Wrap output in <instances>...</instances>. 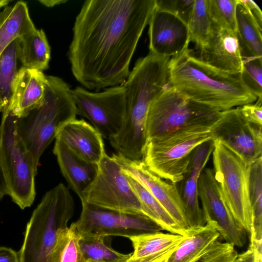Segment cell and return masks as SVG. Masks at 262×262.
<instances>
[{"mask_svg": "<svg viewBox=\"0 0 262 262\" xmlns=\"http://www.w3.org/2000/svg\"><path fill=\"white\" fill-rule=\"evenodd\" d=\"M156 0H87L76 17L68 52L73 76L85 89L124 84Z\"/></svg>", "mask_w": 262, "mask_h": 262, "instance_id": "6da1fadb", "label": "cell"}, {"mask_svg": "<svg viewBox=\"0 0 262 262\" xmlns=\"http://www.w3.org/2000/svg\"><path fill=\"white\" fill-rule=\"evenodd\" d=\"M169 70L170 86L192 100L219 111L257 100L240 74L226 73L208 66L189 48L170 58Z\"/></svg>", "mask_w": 262, "mask_h": 262, "instance_id": "7a4b0ae2", "label": "cell"}, {"mask_svg": "<svg viewBox=\"0 0 262 262\" xmlns=\"http://www.w3.org/2000/svg\"><path fill=\"white\" fill-rule=\"evenodd\" d=\"M46 78L42 103L25 117L17 118L18 135L32 156L36 170L41 156L59 130L77 115L69 84L56 76H46Z\"/></svg>", "mask_w": 262, "mask_h": 262, "instance_id": "3957f363", "label": "cell"}, {"mask_svg": "<svg viewBox=\"0 0 262 262\" xmlns=\"http://www.w3.org/2000/svg\"><path fill=\"white\" fill-rule=\"evenodd\" d=\"M223 115V111L213 117L148 139L142 161L159 177L178 183L187 170L193 150L202 143L214 139Z\"/></svg>", "mask_w": 262, "mask_h": 262, "instance_id": "277c9868", "label": "cell"}, {"mask_svg": "<svg viewBox=\"0 0 262 262\" xmlns=\"http://www.w3.org/2000/svg\"><path fill=\"white\" fill-rule=\"evenodd\" d=\"M170 58L151 52L139 58L124 83L126 113L118 132L124 140L137 143L146 138V121L151 102L169 84Z\"/></svg>", "mask_w": 262, "mask_h": 262, "instance_id": "5b68a950", "label": "cell"}, {"mask_svg": "<svg viewBox=\"0 0 262 262\" xmlns=\"http://www.w3.org/2000/svg\"><path fill=\"white\" fill-rule=\"evenodd\" d=\"M74 202L62 183L47 191L28 222L19 262H51L59 232L73 217Z\"/></svg>", "mask_w": 262, "mask_h": 262, "instance_id": "8992f818", "label": "cell"}, {"mask_svg": "<svg viewBox=\"0 0 262 262\" xmlns=\"http://www.w3.org/2000/svg\"><path fill=\"white\" fill-rule=\"evenodd\" d=\"M0 160L8 195L20 208L33 204L37 170L17 131V117L8 109L2 112L0 124Z\"/></svg>", "mask_w": 262, "mask_h": 262, "instance_id": "52a82bcc", "label": "cell"}, {"mask_svg": "<svg viewBox=\"0 0 262 262\" xmlns=\"http://www.w3.org/2000/svg\"><path fill=\"white\" fill-rule=\"evenodd\" d=\"M213 141V171L222 199L236 222L250 234L252 226L249 191L250 166L219 140Z\"/></svg>", "mask_w": 262, "mask_h": 262, "instance_id": "ba28073f", "label": "cell"}, {"mask_svg": "<svg viewBox=\"0 0 262 262\" xmlns=\"http://www.w3.org/2000/svg\"><path fill=\"white\" fill-rule=\"evenodd\" d=\"M220 112L192 100L169 84L149 106L146 121L147 140L213 117Z\"/></svg>", "mask_w": 262, "mask_h": 262, "instance_id": "9c48e42d", "label": "cell"}, {"mask_svg": "<svg viewBox=\"0 0 262 262\" xmlns=\"http://www.w3.org/2000/svg\"><path fill=\"white\" fill-rule=\"evenodd\" d=\"M80 200L81 203L106 209L143 214L140 202L126 176L119 164L107 154L98 164L96 176Z\"/></svg>", "mask_w": 262, "mask_h": 262, "instance_id": "30bf717a", "label": "cell"}, {"mask_svg": "<svg viewBox=\"0 0 262 262\" xmlns=\"http://www.w3.org/2000/svg\"><path fill=\"white\" fill-rule=\"evenodd\" d=\"M77 115L87 119L102 138L116 135L124 119L126 89L124 84L92 92L82 86L71 89Z\"/></svg>", "mask_w": 262, "mask_h": 262, "instance_id": "8fae6325", "label": "cell"}, {"mask_svg": "<svg viewBox=\"0 0 262 262\" xmlns=\"http://www.w3.org/2000/svg\"><path fill=\"white\" fill-rule=\"evenodd\" d=\"M81 204L79 219L73 223L81 236H120L129 238L163 230L159 225L143 214L106 209L85 203Z\"/></svg>", "mask_w": 262, "mask_h": 262, "instance_id": "7c38bea8", "label": "cell"}, {"mask_svg": "<svg viewBox=\"0 0 262 262\" xmlns=\"http://www.w3.org/2000/svg\"><path fill=\"white\" fill-rule=\"evenodd\" d=\"M214 139L250 166L262 157V126L248 122L239 107L223 111Z\"/></svg>", "mask_w": 262, "mask_h": 262, "instance_id": "4fadbf2b", "label": "cell"}, {"mask_svg": "<svg viewBox=\"0 0 262 262\" xmlns=\"http://www.w3.org/2000/svg\"><path fill=\"white\" fill-rule=\"evenodd\" d=\"M198 196L205 222L213 221L226 242L242 247L246 243V232L236 222L222 199L213 169L204 168L198 182Z\"/></svg>", "mask_w": 262, "mask_h": 262, "instance_id": "5bb4252c", "label": "cell"}, {"mask_svg": "<svg viewBox=\"0 0 262 262\" xmlns=\"http://www.w3.org/2000/svg\"><path fill=\"white\" fill-rule=\"evenodd\" d=\"M112 157L119 164L122 171L145 187L180 227L187 232L189 226L177 184L165 181L152 172L142 160H130L117 154Z\"/></svg>", "mask_w": 262, "mask_h": 262, "instance_id": "9a60e30c", "label": "cell"}, {"mask_svg": "<svg viewBox=\"0 0 262 262\" xmlns=\"http://www.w3.org/2000/svg\"><path fill=\"white\" fill-rule=\"evenodd\" d=\"M148 25L149 52L170 58L188 48L187 25L172 14L156 7Z\"/></svg>", "mask_w": 262, "mask_h": 262, "instance_id": "2e32d148", "label": "cell"}, {"mask_svg": "<svg viewBox=\"0 0 262 262\" xmlns=\"http://www.w3.org/2000/svg\"><path fill=\"white\" fill-rule=\"evenodd\" d=\"M199 51L197 57L208 66L226 73L241 74L244 59L236 32L212 24L210 38Z\"/></svg>", "mask_w": 262, "mask_h": 262, "instance_id": "e0dca14e", "label": "cell"}, {"mask_svg": "<svg viewBox=\"0 0 262 262\" xmlns=\"http://www.w3.org/2000/svg\"><path fill=\"white\" fill-rule=\"evenodd\" d=\"M213 140L198 146L192 151L187 170L179 182V192L186 214L189 228L201 227L206 222L199 205L198 182L200 176L212 155Z\"/></svg>", "mask_w": 262, "mask_h": 262, "instance_id": "ac0fdd59", "label": "cell"}, {"mask_svg": "<svg viewBox=\"0 0 262 262\" xmlns=\"http://www.w3.org/2000/svg\"><path fill=\"white\" fill-rule=\"evenodd\" d=\"M56 139L85 161L98 165L106 154L103 138L90 123L76 118L66 123Z\"/></svg>", "mask_w": 262, "mask_h": 262, "instance_id": "d6986e66", "label": "cell"}, {"mask_svg": "<svg viewBox=\"0 0 262 262\" xmlns=\"http://www.w3.org/2000/svg\"><path fill=\"white\" fill-rule=\"evenodd\" d=\"M46 81L42 71L21 67L13 80L9 110L21 118L38 107L44 99Z\"/></svg>", "mask_w": 262, "mask_h": 262, "instance_id": "ffe728a7", "label": "cell"}, {"mask_svg": "<svg viewBox=\"0 0 262 262\" xmlns=\"http://www.w3.org/2000/svg\"><path fill=\"white\" fill-rule=\"evenodd\" d=\"M53 151L69 186L81 200L96 176L98 165L85 161L58 139H55Z\"/></svg>", "mask_w": 262, "mask_h": 262, "instance_id": "44dd1931", "label": "cell"}, {"mask_svg": "<svg viewBox=\"0 0 262 262\" xmlns=\"http://www.w3.org/2000/svg\"><path fill=\"white\" fill-rule=\"evenodd\" d=\"M216 223L189 228L167 262H197L220 235Z\"/></svg>", "mask_w": 262, "mask_h": 262, "instance_id": "7402d4cb", "label": "cell"}, {"mask_svg": "<svg viewBox=\"0 0 262 262\" xmlns=\"http://www.w3.org/2000/svg\"><path fill=\"white\" fill-rule=\"evenodd\" d=\"M18 40V59L23 67L40 71L48 68L51 50L42 29L35 28Z\"/></svg>", "mask_w": 262, "mask_h": 262, "instance_id": "603a6c76", "label": "cell"}, {"mask_svg": "<svg viewBox=\"0 0 262 262\" xmlns=\"http://www.w3.org/2000/svg\"><path fill=\"white\" fill-rule=\"evenodd\" d=\"M236 34L244 58L262 59V28L238 0L236 9Z\"/></svg>", "mask_w": 262, "mask_h": 262, "instance_id": "cb8c5ba5", "label": "cell"}, {"mask_svg": "<svg viewBox=\"0 0 262 262\" xmlns=\"http://www.w3.org/2000/svg\"><path fill=\"white\" fill-rule=\"evenodd\" d=\"M124 174L140 202L143 214L154 221L163 230L172 234L185 235L186 232L180 227L162 204L137 181Z\"/></svg>", "mask_w": 262, "mask_h": 262, "instance_id": "d4e9b609", "label": "cell"}, {"mask_svg": "<svg viewBox=\"0 0 262 262\" xmlns=\"http://www.w3.org/2000/svg\"><path fill=\"white\" fill-rule=\"evenodd\" d=\"M249 191L252 211L250 244L262 245V157L250 165Z\"/></svg>", "mask_w": 262, "mask_h": 262, "instance_id": "484cf974", "label": "cell"}, {"mask_svg": "<svg viewBox=\"0 0 262 262\" xmlns=\"http://www.w3.org/2000/svg\"><path fill=\"white\" fill-rule=\"evenodd\" d=\"M184 235L160 232L132 237V256L142 257L164 252L178 246Z\"/></svg>", "mask_w": 262, "mask_h": 262, "instance_id": "4316f807", "label": "cell"}, {"mask_svg": "<svg viewBox=\"0 0 262 262\" xmlns=\"http://www.w3.org/2000/svg\"><path fill=\"white\" fill-rule=\"evenodd\" d=\"M18 38L11 42L0 55V112L8 107L12 84L18 71Z\"/></svg>", "mask_w": 262, "mask_h": 262, "instance_id": "83f0119b", "label": "cell"}, {"mask_svg": "<svg viewBox=\"0 0 262 262\" xmlns=\"http://www.w3.org/2000/svg\"><path fill=\"white\" fill-rule=\"evenodd\" d=\"M105 236H81L79 246L86 260L94 262H125L132 253L123 254L113 249Z\"/></svg>", "mask_w": 262, "mask_h": 262, "instance_id": "f1b7e54d", "label": "cell"}, {"mask_svg": "<svg viewBox=\"0 0 262 262\" xmlns=\"http://www.w3.org/2000/svg\"><path fill=\"white\" fill-rule=\"evenodd\" d=\"M187 25L190 41L200 50L207 43L212 30L209 0H194L193 8Z\"/></svg>", "mask_w": 262, "mask_h": 262, "instance_id": "f546056e", "label": "cell"}, {"mask_svg": "<svg viewBox=\"0 0 262 262\" xmlns=\"http://www.w3.org/2000/svg\"><path fill=\"white\" fill-rule=\"evenodd\" d=\"M81 236L73 223L58 233L51 262H85L79 246Z\"/></svg>", "mask_w": 262, "mask_h": 262, "instance_id": "4dcf8cb0", "label": "cell"}, {"mask_svg": "<svg viewBox=\"0 0 262 262\" xmlns=\"http://www.w3.org/2000/svg\"><path fill=\"white\" fill-rule=\"evenodd\" d=\"M212 24L236 32V9L238 0H209Z\"/></svg>", "mask_w": 262, "mask_h": 262, "instance_id": "1f68e13d", "label": "cell"}, {"mask_svg": "<svg viewBox=\"0 0 262 262\" xmlns=\"http://www.w3.org/2000/svg\"><path fill=\"white\" fill-rule=\"evenodd\" d=\"M240 75L247 88L257 98V100H262V59L244 58Z\"/></svg>", "mask_w": 262, "mask_h": 262, "instance_id": "d6a6232c", "label": "cell"}, {"mask_svg": "<svg viewBox=\"0 0 262 262\" xmlns=\"http://www.w3.org/2000/svg\"><path fill=\"white\" fill-rule=\"evenodd\" d=\"M237 255L233 245L217 239L197 262H233Z\"/></svg>", "mask_w": 262, "mask_h": 262, "instance_id": "836d02e7", "label": "cell"}, {"mask_svg": "<svg viewBox=\"0 0 262 262\" xmlns=\"http://www.w3.org/2000/svg\"><path fill=\"white\" fill-rule=\"evenodd\" d=\"M194 0H156V8L169 12L187 24Z\"/></svg>", "mask_w": 262, "mask_h": 262, "instance_id": "e575fe53", "label": "cell"}, {"mask_svg": "<svg viewBox=\"0 0 262 262\" xmlns=\"http://www.w3.org/2000/svg\"><path fill=\"white\" fill-rule=\"evenodd\" d=\"M244 118L249 123L262 126V100L238 107Z\"/></svg>", "mask_w": 262, "mask_h": 262, "instance_id": "d590c367", "label": "cell"}, {"mask_svg": "<svg viewBox=\"0 0 262 262\" xmlns=\"http://www.w3.org/2000/svg\"><path fill=\"white\" fill-rule=\"evenodd\" d=\"M177 247L164 252L147 256L142 257H133L131 256L125 262H167V259Z\"/></svg>", "mask_w": 262, "mask_h": 262, "instance_id": "8d00e7d4", "label": "cell"}, {"mask_svg": "<svg viewBox=\"0 0 262 262\" xmlns=\"http://www.w3.org/2000/svg\"><path fill=\"white\" fill-rule=\"evenodd\" d=\"M246 8L258 25L262 28V12L256 3L252 0H239Z\"/></svg>", "mask_w": 262, "mask_h": 262, "instance_id": "74e56055", "label": "cell"}, {"mask_svg": "<svg viewBox=\"0 0 262 262\" xmlns=\"http://www.w3.org/2000/svg\"><path fill=\"white\" fill-rule=\"evenodd\" d=\"M233 262H262V253L249 247L247 251L238 254Z\"/></svg>", "mask_w": 262, "mask_h": 262, "instance_id": "f35d334b", "label": "cell"}, {"mask_svg": "<svg viewBox=\"0 0 262 262\" xmlns=\"http://www.w3.org/2000/svg\"><path fill=\"white\" fill-rule=\"evenodd\" d=\"M0 262H19L18 254L10 248L1 247Z\"/></svg>", "mask_w": 262, "mask_h": 262, "instance_id": "ab89813d", "label": "cell"}, {"mask_svg": "<svg viewBox=\"0 0 262 262\" xmlns=\"http://www.w3.org/2000/svg\"><path fill=\"white\" fill-rule=\"evenodd\" d=\"M6 194H8L7 185L0 160V201Z\"/></svg>", "mask_w": 262, "mask_h": 262, "instance_id": "60d3db41", "label": "cell"}, {"mask_svg": "<svg viewBox=\"0 0 262 262\" xmlns=\"http://www.w3.org/2000/svg\"><path fill=\"white\" fill-rule=\"evenodd\" d=\"M38 2L47 7H53L67 2V0H40Z\"/></svg>", "mask_w": 262, "mask_h": 262, "instance_id": "b9f144b4", "label": "cell"}, {"mask_svg": "<svg viewBox=\"0 0 262 262\" xmlns=\"http://www.w3.org/2000/svg\"><path fill=\"white\" fill-rule=\"evenodd\" d=\"M11 2V1L9 0H0V9L8 5V4Z\"/></svg>", "mask_w": 262, "mask_h": 262, "instance_id": "7bdbcfd3", "label": "cell"}, {"mask_svg": "<svg viewBox=\"0 0 262 262\" xmlns=\"http://www.w3.org/2000/svg\"><path fill=\"white\" fill-rule=\"evenodd\" d=\"M85 262H94V261H90V260H86V261H85Z\"/></svg>", "mask_w": 262, "mask_h": 262, "instance_id": "ee69618b", "label": "cell"}]
</instances>
